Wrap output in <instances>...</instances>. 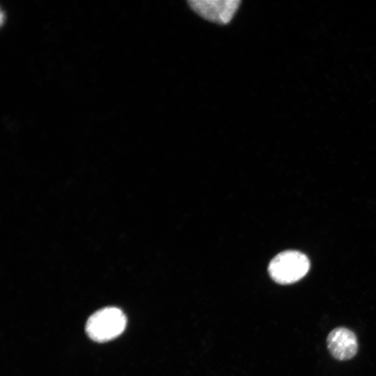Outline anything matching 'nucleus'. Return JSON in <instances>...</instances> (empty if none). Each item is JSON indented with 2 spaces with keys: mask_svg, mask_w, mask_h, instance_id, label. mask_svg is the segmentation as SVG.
<instances>
[{
  "mask_svg": "<svg viewBox=\"0 0 376 376\" xmlns=\"http://www.w3.org/2000/svg\"><path fill=\"white\" fill-rule=\"evenodd\" d=\"M126 324V317L120 309L107 307L90 316L86 324V331L92 340L106 342L121 334Z\"/></svg>",
  "mask_w": 376,
  "mask_h": 376,
  "instance_id": "obj_1",
  "label": "nucleus"
},
{
  "mask_svg": "<svg viewBox=\"0 0 376 376\" xmlns=\"http://www.w3.org/2000/svg\"><path fill=\"white\" fill-rule=\"evenodd\" d=\"M309 267V260L306 255L297 251H285L271 260L268 272L275 282L290 284L303 278Z\"/></svg>",
  "mask_w": 376,
  "mask_h": 376,
  "instance_id": "obj_2",
  "label": "nucleus"
},
{
  "mask_svg": "<svg viewBox=\"0 0 376 376\" xmlns=\"http://www.w3.org/2000/svg\"><path fill=\"white\" fill-rule=\"evenodd\" d=\"M191 8L203 19L220 24L230 22L237 12L239 0H190Z\"/></svg>",
  "mask_w": 376,
  "mask_h": 376,
  "instance_id": "obj_3",
  "label": "nucleus"
},
{
  "mask_svg": "<svg viewBox=\"0 0 376 376\" xmlns=\"http://www.w3.org/2000/svg\"><path fill=\"white\" fill-rule=\"evenodd\" d=\"M327 344L331 354L341 361L352 359L358 350L355 334L345 327L333 329L327 336Z\"/></svg>",
  "mask_w": 376,
  "mask_h": 376,
  "instance_id": "obj_4",
  "label": "nucleus"
}]
</instances>
